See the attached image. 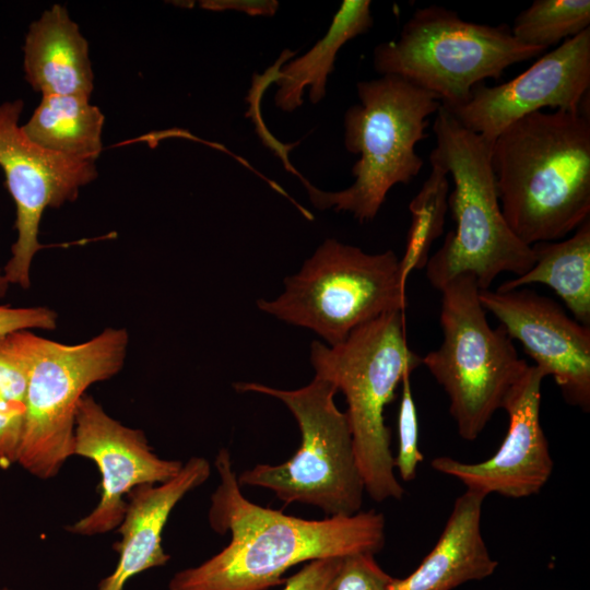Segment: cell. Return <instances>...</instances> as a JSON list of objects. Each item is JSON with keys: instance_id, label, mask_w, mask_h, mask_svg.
<instances>
[{"instance_id": "obj_1", "label": "cell", "mask_w": 590, "mask_h": 590, "mask_svg": "<svg viewBox=\"0 0 590 590\" xmlns=\"http://www.w3.org/2000/svg\"><path fill=\"white\" fill-rule=\"evenodd\" d=\"M220 484L211 495L209 523L229 543L198 566L177 571L168 590H267L285 582L297 564L357 553H379L386 520L374 509L307 520L266 508L241 493L227 448L214 460Z\"/></svg>"}, {"instance_id": "obj_2", "label": "cell", "mask_w": 590, "mask_h": 590, "mask_svg": "<svg viewBox=\"0 0 590 590\" xmlns=\"http://www.w3.org/2000/svg\"><path fill=\"white\" fill-rule=\"evenodd\" d=\"M504 217L527 245L560 240L590 214V117L578 110L529 114L491 144Z\"/></svg>"}, {"instance_id": "obj_3", "label": "cell", "mask_w": 590, "mask_h": 590, "mask_svg": "<svg viewBox=\"0 0 590 590\" xmlns=\"http://www.w3.org/2000/svg\"><path fill=\"white\" fill-rule=\"evenodd\" d=\"M436 146L430 164L452 178L448 197L456 227L425 266L430 285L440 290L461 274H472L480 290H489L498 274L516 276L534 263L531 246L503 215L491 161V144L468 130L442 106L433 123Z\"/></svg>"}, {"instance_id": "obj_4", "label": "cell", "mask_w": 590, "mask_h": 590, "mask_svg": "<svg viewBox=\"0 0 590 590\" xmlns=\"http://www.w3.org/2000/svg\"><path fill=\"white\" fill-rule=\"evenodd\" d=\"M315 376L341 391L365 493L375 502L401 499L385 410L405 375L422 365L406 342L404 310L386 312L353 330L340 344L310 345Z\"/></svg>"}, {"instance_id": "obj_5", "label": "cell", "mask_w": 590, "mask_h": 590, "mask_svg": "<svg viewBox=\"0 0 590 590\" xmlns=\"http://www.w3.org/2000/svg\"><path fill=\"white\" fill-rule=\"evenodd\" d=\"M361 104L347 109L345 148L359 154L352 168L355 181L340 191H321L304 180L310 201L320 210L349 211L359 222L373 220L388 191L409 184L424 161L415 145L426 137L428 117L441 106L439 97L397 75L358 82Z\"/></svg>"}, {"instance_id": "obj_6", "label": "cell", "mask_w": 590, "mask_h": 590, "mask_svg": "<svg viewBox=\"0 0 590 590\" xmlns=\"http://www.w3.org/2000/svg\"><path fill=\"white\" fill-rule=\"evenodd\" d=\"M239 392H257L282 401L300 430V446L285 462L259 463L237 475L239 486L272 491L284 504L300 503L327 517L362 510L365 486L345 412L334 402V385L315 376L306 386L284 390L258 382H236Z\"/></svg>"}, {"instance_id": "obj_7", "label": "cell", "mask_w": 590, "mask_h": 590, "mask_svg": "<svg viewBox=\"0 0 590 590\" xmlns=\"http://www.w3.org/2000/svg\"><path fill=\"white\" fill-rule=\"evenodd\" d=\"M545 49L520 43L503 24L492 26L462 20L439 5L416 9L400 36L374 50V67L436 94L445 108L463 105L472 88L498 79L510 66Z\"/></svg>"}, {"instance_id": "obj_8", "label": "cell", "mask_w": 590, "mask_h": 590, "mask_svg": "<svg viewBox=\"0 0 590 590\" xmlns=\"http://www.w3.org/2000/svg\"><path fill=\"white\" fill-rule=\"evenodd\" d=\"M440 346L422 357L449 398L459 435L474 440L528 368L512 339L492 328L472 274H461L440 290Z\"/></svg>"}, {"instance_id": "obj_9", "label": "cell", "mask_w": 590, "mask_h": 590, "mask_svg": "<svg viewBox=\"0 0 590 590\" xmlns=\"http://www.w3.org/2000/svg\"><path fill=\"white\" fill-rule=\"evenodd\" d=\"M405 281L392 250L366 253L327 239L300 270L284 279L275 299L257 306L279 320L309 329L327 345L342 343L359 326L405 308Z\"/></svg>"}, {"instance_id": "obj_10", "label": "cell", "mask_w": 590, "mask_h": 590, "mask_svg": "<svg viewBox=\"0 0 590 590\" xmlns=\"http://www.w3.org/2000/svg\"><path fill=\"white\" fill-rule=\"evenodd\" d=\"M129 346L123 328H106L78 344L37 335L17 463L40 480L55 477L73 456L75 414L88 387L122 369Z\"/></svg>"}, {"instance_id": "obj_11", "label": "cell", "mask_w": 590, "mask_h": 590, "mask_svg": "<svg viewBox=\"0 0 590 590\" xmlns=\"http://www.w3.org/2000/svg\"><path fill=\"white\" fill-rule=\"evenodd\" d=\"M23 108L22 99L0 105V167L15 204L17 232L2 271L9 284L27 290L34 256L47 247L38 240L45 210L76 200L80 189L97 177V158L55 153L30 141L19 123Z\"/></svg>"}, {"instance_id": "obj_12", "label": "cell", "mask_w": 590, "mask_h": 590, "mask_svg": "<svg viewBox=\"0 0 590 590\" xmlns=\"http://www.w3.org/2000/svg\"><path fill=\"white\" fill-rule=\"evenodd\" d=\"M73 456L93 461L101 474V497L86 516L66 527L72 534L93 536L117 530L128 495L138 486L161 484L175 477L184 462L153 452L145 434L106 413L85 393L75 414Z\"/></svg>"}, {"instance_id": "obj_13", "label": "cell", "mask_w": 590, "mask_h": 590, "mask_svg": "<svg viewBox=\"0 0 590 590\" xmlns=\"http://www.w3.org/2000/svg\"><path fill=\"white\" fill-rule=\"evenodd\" d=\"M590 87V28L565 39L515 79L476 84L461 106L447 109L468 130L492 144L520 118L548 107L578 110Z\"/></svg>"}, {"instance_id": "obj_14", "label": "cell", "mask_w": 590, "mask_h": 590, "mask_svg": "<svg viewBox=\"0 0 590 590\" xmlns=\"http://www.w3.org/2000/svg\"><path fill=\"white\" fill-rule=\"evenodd\" d=\"M480 302L511 339L518 340L544 376H552L565 401L590 410V327L555 300L529 288L480 290Z\"/></svg>"}, {"instance_id": "obj_15", "label": "cell", "mask_w": 590, "mask_h": 590, "mask_svg": "<svg viewBox=\"0 0 590 590\" xmlns=\"http://www.w3.org/2000/svg\"><path fill=\"white\" fill-rule=\"evenodd\" d=\"M544 374L529 365L509 392L503 410L509 425L497 451L481 462L450 457L432 460L435 471L459 480L467 489L487 496L524 498L538 494L550 480L553 459L540 422Z\"/></svg>"}, {"instance_id": "obj_16", "label": "cell", "mask_w": 590, "mask_h": 590, "mask_svg": "<svg viewBox=\"0 0 590 590\" xmlns=\"http://www.w3.org/2000/svg\"><path fill=\"white\" fill-rule=\"evenodd\" d=\"M211 474L210 462L191 457L179 473L161 484L135 487L127 497V508L117 531L120 542L114 545L118 562L114 571L98 583V590H123L138 574L164 566L170 556L162 545V534L170 512L191 491Z\"/></svg>"}, {"instance_id": "obj_17", "label": "cell", "mask_w": 590, "mask_h": 590, "mask_svg": "<svg viewBox=\"0 0 590 590\" xmlns=\"http://www.w3.org/2000/svg\"><path fill=\"white\" fill-rule=\"evenodd\" d=\"M486 496L465 489L453 504L445 528L430 552L404 578L392 577L387 590H452L494 574L495 560L481 531Z\"/></svg>"}, {"instance_id": "obj_18", "label": "cell", "mask_w": 590, "mask_h": 590, "mask_svg": "<svg viewBox=\"0 0 590 590\" xmlns=\"http://www.w3.org/2000/svg\"><path fill=\"white\" fill-rule=\"evenodd\" d=\"M23 69L42 95L91 98L94 72L86 38L62 4H52L31 23L23 46Z\"/></svg>"}, {"instance_id": "obj_19", "label": "cell", "mask_w": 590, "mask_h": 590, "mask_svg": "<svg viewBox=\"0 0 590 590\" xmlns=\"http://www.w3.org/2000/svg\"><path fill=\"white\" fill-rule=\"evenodd\" d=\"M371 25L369 0H344L323 38L303 57L288 62L279 71L275 105L283 111L295 110L303 103L306 86H309L311 103L321 101L338 51L350 39L366 33Z\"/></svg>"}, {"instance_id": "obj_20", "label": "cell", "mask_w": 590, "mask_h": 590, "mask_svg": "<svg viewBox=\"0 0 590 590\" xmlns=\"http://www.w3.org/2000/svg\"><path fill=\"white\" fill-rule=\"evenodd\" d=\"M533 266L522 275L503 282L497 291H511L541 283L565 303L574 319L590 327V220L565 240L531 246Z\"/></svg>"}, {"instance_id": "obj_21", "label": "cell", "mask_w": 590, "mask_h": 590, "mask_svg": "<svg viewBox=\"0 0 590 590\" xmlns=\"http://www.w3.org/2000/svg\"><path fill=\"white\" fill-rule=\"evenodd\" d=\"M91 98L42 95L30 119L21 126L36 145L63 155L98 158L105 117Z\"/></svg>"}, {"instance_id": "obj_22", "label": "cell", "mask_w": 590, "mask_h": 590, "mask_svg": "<svg viewBox=\"0 0 590 590\" xmlns=\"http://www.w3.org/2000/svg\"><path fill=\"white\" fill-rule=\"evenodd\" d=\"M37 334L17 331L0 338V468L17 463L30 371Z\"/></svg>"}, {"instance_id": "obj_23", "label": "cell", "mask_w": 590, "mask_h": 590, "mask_svg": "<svg viewBox=\"0 0 590 590\" xmlns=\"http://www.w3.org/2000/svg\"><path fill=\"white\" fill-rule=\"evenodd\" d=\"M430 165L429 176L409 204L412 220L405 251L400 259L405 282L412 271L425 268L432 245L444 233L448 209V174L440 166Z\"/></svg>"}, {"instance_id": "obj_24", "label": "cell", "mask_w": 590, "mask_h": 590, "mask_svg": "<svg viewBox=\"0 0 590 590\" xmlns=\"http://www.w3.org/2000/svg\"><path fill=\"white\" fill-rule=\"evenodd\" d=\"M587 28L589 0H535L518 14L510 31L520 43L546 50Z\"/></svg>"}, {"instance_id": "obj_25", "label": "cell", "mask_w": 590, "mask_h": 590, "mask_svg": "<svg viewBox=\"0 0 590 590\" xmlns=\"http://www.w3.org/2000/svg\"><path fill=\"white\" fill-rule=\"evenodd\" d=\"M402 396L398 412V452L394 469L403 482H411L416 476L417 465L424 460L418 448V421L413 398L411 375L401 381Z\"/></svg>"}, {"instance_id": "obj_26", "label": "cell", "mask_w": 590, "mask_h": 590, "mask_svg": "<svg viewBox=\"0 0 590 590\" xmlns=\"http://www.w3.org/2000/svg\"><path fill=\"white\" fill-rule=\"evenodd\" d=\"M391 578L374 554H352L343 557L333 590H387Z\"/></svg>"}, {"instance_id": "obj_27", "label": "cell", "mask_w": 590, "mask_h": 590, "mask_svg": "<svg viewBox=\"0 0 590 590\" xmlns=\"http://www.w3.org/2000/svg\"><path fill=\"white\" fill-rule=\"evenodd\" d=\"M57 326L58 314L49 307L0 305V338L31 329L52 331Z\"/></svg>"}, {"instance_id": "obj_28", "label": "cell", "mask_w": 590, "mask_h": 590, "mask_svg": "<svg viewBox=\"0 0 590 590\" xmlns=\"http://www.w3.org/2000/svg\"><path fill=\"white\" fill-rule=\"evenodd\" d=\"M343 557H326L308 562L285 579L283 590H333Z\"/></svg>"}, {"instance_id": "obj_29", "label": "cell", "mask_w": 590, "mask_h": 590, "mask_svg": "<svg viewBox=\"0 0 590 590\" xmlns=\"http://www.w3.org/2000/svg\"><path fill=\"white\" fill-rule=\"evenodd\" d=\"M200 5L204 9L223 11V10H237L245 12L249 15H273L278 8L279 2L274 0L270 1H251V0H209L201 1Z\"/></svg>"}, {"instance_id": "obj_30", "label": "cell", "mask_w": 590, "mask_h": 590, "mask_svg": "<svg viewBox=\"0 0 590 590\" xmlns=\"http://www.w3.org/2000/svg\"><path fill=\"white\" fill-rule=\"evenodd\" d=\"M9 285L10 284L7 281V279L4 278L3 271L0 268V299H2L7 295V292L9 290Z\"/></svg>"}, {"instance_id": "obj_31", "label": "cell", "mask_w": 590, "mask_h": 590, "mask_svg": "<svg viewBox=\"0 0 590 590\" xmlns=\"http://www.w3.org/2000/svg\"><path fill=\"white\" fill-rule=\"evenodd\" d=\"M0 590H12V589H9V588H0Z\"/></svg>"}]
</instances>
